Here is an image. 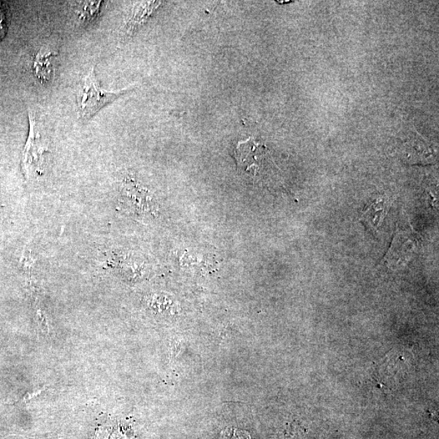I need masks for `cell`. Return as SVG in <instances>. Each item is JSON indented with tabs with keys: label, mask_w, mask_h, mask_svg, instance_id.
I'll return each mask as SVG.
<instances>
[{
	"label": "cell",
	"mask_w": 439,
	"mask_h": 439,
	"mask_svg": "<svg viewBox=\"0 0 439 439\" xmlns=\"http://www.w3.org/2000/svg\"><path fill=\"white\" fill-rule=\"evenodd\" d=\"M77 14L81 21L90 22L99 17L103 7L102 1L78 2Z\"/></svg>",
	"instance_id": "7"
},
{
	"label": "cell",
	"mask_w": 439,
	"mask_h": 439,
	"mask_svg": "<svg viewBox=\"0 0 439 439\" xmlns=\"http://www.w3.org/2000/svg\"><path fill=\"white\" fill-rule=\"evenodd\" d=\"M29 131L22 153V170L25 178L32 175L40 176L43 173L44 155L49 150L42 144L40 135L36 128V120L29 112Z\"/></svg>",
	"instance_id": "2"
},
{
	"label": "cell",
	"mask_w": 439,
	"mask_h": 439,
	"mask_svg": "<svg viewBox=\"0 0 439 439\" xmlns=\"http://www.w3.org/2000/svg\"><path fill=\"white\" fill-rule=\"evenodd\" d=\"M235 158L240 169L256 176L265 169L269 160L268 149L250 138L237 144Z\"/></svg>",
	"instance_id": "3"
},
{
	"label": "cell",
	"mask_w": 439,
	"mask_h": 439,
	"mask_svg": "<svg viewBox=\"0 0 439 439\" xmlns=\"http://www.w3.org/2000/svg\"><path fill=\"white\" fill-rule=\"evenodd\" d=\"M8 28V10L4 3L0 2V40L6 35Z\"/></svg>",
	"instance_id": "9"
},
{
	"label": "cell",
	"mask_w": 439,
	"mask_h": 439,
	"mask_svg": "<svg viewBox=\"0 0 439 439\" xmlns=\"http://www.w3.org/2000/svg\"><path fill=\"white\" fill-rule=\"evenodd\" d=\"M55 53L49 50H40L35 55L33 62V71L35 77L42 83H48L52 77V58Z\"/></svg>",
	"instance_id": "6"
},
{
	"label": "cell",
	"mask_w": 439,
	"mask_h": 439,
	"mask_svg": "<svg viewBox=\"0 0 439 439\" xmlns=\"http://www.w3.org/2000/svg\"><path fill=\"white\" fill-rule=\"evenodd\" d=\"M159 1L138 2L131 13L130 18L126 23V30L133 34L141 25L144 24L156 9L160 6Z\"/></svg>",
	"instance_id": "4"
},
{
	"label": "cell",
	"mask_w": 439,
	"mask_h": 439,
	"mask_svg": "<svg viewBox=\"0 0 439 439\" xmlns=\"http://www.w3.org/2000/svg\"><path fill=\"white\" fill-rule=\"evenodd\" d=\"M388 209H389V204H388L387 199L383 197L375 199L367 206L362 215V219L372 228L377 230L385 218Z\"/></svg>",
	"instance_id": "5"
},
{
	"label": "cell",
	"mask_w": 439,
	"mask_h": 439,
	"mask_svg": "<svg viewBox=\"0 0 439 439\" xmlns=\"http://www.w3.org/2000/svg\"><path fill=\"white\" fill-rule=\"evenodd\" d=\"M132 89L119 90L109 92L101 88L95 74V67L83 78L77 95L79 118L83 122H88L105 106L114 102Z\"/></svg>",
	"instance_id": "1"
},
{
	"label": "cell",
	"mask_w": 439,
	"mask_h": 439,
	"mask_svg": "<svg viewBox=\"0 0 439 439\" xmlns=\"http://www.w3.org/2000/svg\"><path fill=\"white\" fill-rule=\"evenodd\" d=\"M35 316H36V321L38 323V326L41 329L42 332L45 333V334H49L50 333V324L49 321L46 315H45V312L43 309V307L39 305V302H36L35 305Z\"/></svg>",
	"instance_id": "8"
}]
</instances>
